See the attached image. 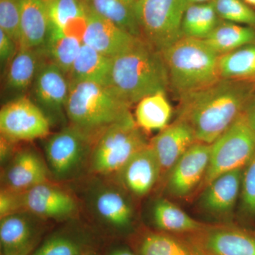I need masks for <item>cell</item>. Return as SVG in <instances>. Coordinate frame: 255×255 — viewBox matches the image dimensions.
Listing matches in <instances>:
<instances>
[{"label": "cell", "mask_w": 255, "mask_h": 255, "mask_svg": "<svg viewBox=\"0 0 255 255\" xmlns=\"http://www.w3.org/2000/svg\"><path fill=\"white\" fill-rule=\"evenodd\" d=\"M255 81L220 79L179 99L177 118L194 130L197 142L212 144L243 114Z\"/></svg>", "instance_id": "6da1fadb"}, {"label": "cell", "mask_w": 255, "mask_h": 255, "mask_svg": "<svg viewBox=\"0 0 255 255\" xmlns=\"http://www.w3.org/2000/svg\"><path fill=\"white\" fill-rule=\"evenodd\" d=\"M109 87L130 106L147 96L166 93L168 75L162 53L137 39L113 58Z\"/></svg>", "instance_id": "7a4b0ae2"}, {"label": "cell", "mask_w": 255, "mask_h": 255, "mask_svg": "<svg viewBox=\"0 0 255 255\" xmlns=\"http://www.w3.org/2000/svg\"><path fill=\"white\" fill-rule=\"evenodd\" d=\"M70 84L65 113L71 127L93 145L108 128L131 114V106L110 87L92 82Z\"/></svg>", "instance_id": "3957f363"}, {"label": "cell", "mask_w": 255, "mask_h": 255, "mask_svg": "<svg viewBox=\"0 0 255 255\" xmlns=\"http://www.w3.org/2000/svg\"><path fill=\"white\" fill-rule=\"evenodd\" d=\"M169 90L179 100L220 80V55L202 39L183 37L162 53Z\"/></svg>", "instance_id": "277c9868"}, {"label": "cell", "mask_w": 255, "mask_h": 255, "mask_svg": "<svg viewBox=\"0 0 255 255\" xmlns=\"http://www.w3.org/2000/svg\"><path fill=\"white\" fill-rule=\"evenodd\" d=\"M148 145L130 114L108 128L94 144L92 172L104 175L119 173L132 156Z\"/></svg>", "instance_id": "5b68a950"}, {"label": "cell", "mask_w": 255, "mask_h": 255, "mask_svg": "<svg viewBox=\"0 0 255 255\" xmlns=\"http://www.w3.org/2000/svg\"><path fill=\"white\" fill-rule=\"evenodd\" d=\"M187 0H136L135 14L141 39L162 53L183 38Z\"/></svg>", "instance_id": "8992f818"}, {"label": "cell", "mask_w": 255, "mask_h": 255, "mask_svg": "<svg viewBox=\"0 0 255 255\" xmlns=\"http://www.w3.org/2000/svg\"><path fill=\"white\" fill-rule=\"evenodd\" d=\"M255 153V131L243 114L211 144L209 167L202 187L221 174L242 169Z\"/></svg>", "instance_id": "52a82bcc"}, {"label": "cell", "mask_w": 255, "mask_h": 255, "mask_svg": "<svg viewBox=\"0 0 255 255\" xmlns=\"http://www.w3.org/2000/svg\"><path fill=\"white\" fill-rule=\"evenodd\" d=\"M49 119L27 97L9 101L0 111L1 137L11 142L41 138L50 132Z\"/></svg>", "instance_id": "ba28073f"}, {"label": "cell", "mask_w": 255, "mask_h": 255, "mask_svg": "<svg viewBox=\"0 0 255 255\" xmlns=\"http://www.w3.org/2000/svg\"><path fill=\"white\" fill-rule=\"evenodd\" d=\"M211 144L196 142L179 159L167 174L166 189L176 198L190 196L201 187L207 172Z\"/></svg>", "instance_id": "9c48e42d"}, {"label": "cell", "mask_w": 255, "mask_h": 255, "mask_svg": "<svg viewBox=\"0 0 255 255\" xmlns=\"http://www.w3.org/2000/svg\"><path fill=\"white\" fill-rule=\"evenodd\" d=\"M90 145L88 138L71 126L51 135L47 140L45 150L53 173L59 178L71 174Z\"/></svg>", "instance_id": "30bf717a"}, {"label": "cell", "mask_w": 255, "mask_h": 255, "mask_svg": "<svg viewBox=\"0 0 255 255\" xmlns=\"http://www.w3.org/2000/svg\"><path fill=\"white\" fill-rule=\"evenodd\" d=\"M18 198L20 213H27L38 217L67 219L77 210L76 203L68 193L48 183L18 193Z\"/></svg>", "instance_id": "8fae6325"}, {"label": "cell", "mask_w": 255, "mask_h": 255, "mask_svg": "<svg viewBox=\"0 0 255 255\" xmlns=\"http://www.w3.org/2000/svg\"><path fill=\"white\" fill-rule=\"evenodd\" d=\"M189 241L206 255H255V236L241 230L205 226Z\"/></svg>", "instance_id": "7c38bea8"}, {"label": "cell", "mask_w": 255, "mask_h": 255, "mask_svg": "<svg viewBox=\"0 0 255 255\" xmlns=\"http://www.w3.org/2000/svg\"><path fill=\"white\" fill-rule=\"evenodd\" d=\"M70 88L68 77L46 58L40 66L31 90L35 103L44 113L60 114L65 112Z\"/></svg>", "instance_id": "4fadbf2b"}, {"label": "cell", "mask_w": 255, "mask_h": 255, "mask_svg": "<svg viewBox=\"0 0 255 255\" xmlns=\"http://www.w3.org/2000/svg\"><path fill=\"white\" fill-rule=\"evenodd\" d=\"M87 28L82 43L102 54L114 58L137 41L136 37L86 9Z\"/></svg>", "instance_id": "5bb4252c"}, {"label": "cell", "mask_w": 255, "mask_h": 255, "mask_svg": "<svg viewBox=\"0 0 255 255\" xmlns=\"http://www.w3.org/2000/svg\"><path fill=\"white\" fill-rule=\"evenodd\" d=\"M195 134L185 121L176 119L152 139L150 147L155 152L162 175H167L170 169L186 151L194 145Z\"/></svg>", "instance_id": "9a60e30c"}, {"label": "cell", "mask_w": 255, "mask_h": 255, "mask_svg": "<svg viewBox=\"0 0 255 255\" xmlns=\"http://www.w3.org/2000/svg\"><path fill=\"white\" fill-rule=\"evenodd\" d=\"M243 169L221 174L204 188L200 206L204 211L218 218L233 214L240 199Z\"/></svg>", "instance_id": "2e32d148"}, {"label": "cell", "mask_w": 255, "mask_h": 255, "mask_svg": "<svg viewBox=\"0 0 255 255\" xmlns=\"http://www.w3.org/2000/svg\"><path fill=\"white\" fill-rule=\"evenodd\" d=\"M118 174L124 187L133 195L148 194L162 177L158 159L150 142L132 156Z\"/></svg>", "instance_id": "e0dca14e"}, {"label": "cell", "mask_w": 255, "mask_h": 255, "mask_svg": "<svg viewBox=\"0 0 255 255\" xmlns=\"http://www.w3.org/2000/svg\"><path fill=\"white\" fill-rule=\"evenodd\" d=\"M46 58L42 48H18L17 53L6 68L5 93L16 98L23 97V94L31 89L40 66Z\"/></svg>", "instance_id": "ac0fdd59"}, {"label": "cell", "mask_w": 255, "mask_h": 255, "mask_svg": "<svg viewBox=\"0 0 255 255\" xmlns=\"http://www.w3.org/2000/svg\"><path fill=\"white\" fill-rule=\"evenodd\" d=\"M48 169L36 152L23 150L18 152L4 174V189L23 192L47 183Z\"/></svg>", "instance_id": "d6986e66"}, {"label": "cell", "mask_w": 255, "mask_h": 255, "mask_svg": "<svg viewBox=\"0 0 255 255\" xmlns=\"http://www.w3.org/2000/svg\"><path fill=\"white\" fill-rule=\"evenodd\" d=\"M27 213H16L1 218L0 243L3 255H28L36 243L34 224Z\"/></svg>", "instance_id": "ffe728a7"}, {"label": "cell", "mask_w": 255, "mask_h": 255, "mask_svg": "<svg viewBox=\"0 0 255 255\" xmlns=\"http://www.w3.org/2000/svg\"><path fill=\"white\" fill-rule=\"evenodd\" d=\"M50 26L44 0H21V36L18 48H43Z\"/></svg>", "instance_id": "44dd1931"}, {"label": "cell", "mask_w": 255, "mask_h": 255, "mask_svg": "<svg viewBox=\"0 0 255 255\" xmlns=\"http://www.w3.org/2000/svg\"><path fill=\"white\" fill-rule=\"evenodd\" d=\"M113 58L102 54L82 43L80 52L68 75L70 83L92 82L110 85Z\"/></svg>", "instance_id": "7402d4cb"}, {"label": "cell", "mask_w": 255, "mask_h": 255, "mask_svg": "<svg viewBox=\"0 0 255 255\" xmlns=\"http://www.w3.org/2000/svg\"><path fill=\"white\" fill-rule=\"evenodd\" d=\"M86 9L107 18L119 27L141 39L135 14L136 0H81Z\"/></svg>", "instance_id": "603a6c76"}, {"label": "cell", "mask_w": 255, "mask_h": 255, "mask_svg": "<svg viewBox=\"0 0 255 255\" xmlns=\"http://www.w3.org/2000/svg\"><path fill=\"white\" fill-rule=\"evenodd\" d=\"M219 55L255 43V28L221 20L214 31L204 39Z\"/></svg>", "instance_id": "cb8c5ba5"}, {"label": "cell", "mask_w": 255, "mask_h": 255, "mask_svg": "<svg viewBox=\"0 0 255 255\" xmlns=\"http://www.w3.org/2000/svg\"><path fill=\"white\" fill-rule=\"evenodd\" d=\"M82 44L78 38L67 36L61 29L50 25L46 43L42 48L47 60L54 63L68 77Z\"/></svg>", "instance_id": "d4e9b609"}, {"label": "cell", "mask_w": 255, "mask_h": 255, "mask_svg": "<svg viewBox=\"0 0 255 255\" xmlns=\"http://www.w3.org/2000/svg\"><path fill=\"white\" fill-rule=\"evenodd\" d=\"M172 108L166 93L159 92L147 96L137 103L135 120L143 130H162L168 126L172 117Z\"/></svg>", "instance_id": "484cf974"}, {"label": "cell", "mask_w": 255, "mask_h": 255, "mask_svg": "<svg viewBox=\"0 0 255 255\" xmlns=\"http://www.w3.org/2000/svg\"><path fill=\"white\" fill-rule=\"evenodd\" d=\"M154 223L161 231L172 233H193L205 227L173 203L160 199L152 209Z\"/></svg>", "instance_id": "4316f807"}, {"label": "cell", "mask_w": 255, "mask_h": 255, "mask_svg": "<svg viewBox=\"0 0 255 255\" xmlns=\"http://www.w3.org/2000/svg\"><path fill=\"white\" fill-rule=\"evenodd\" d=\"M221 18L218 16L213 1L189 4L183 16V37L205 39L217 26Z\"/></svg>", "instance_id": "83f0119b"}, {"label": "cell", "mask_w": 255, "mask_h": 255, "mask_svg": "<svg viewBox=\"0 0 255 255\" xmlns=\"http://www.w3.org/2000/svg\"><path fill=\"white\" fill-rule=\"evenodd\" d=\"M219 69L221 79L255 81V43L220 55Z\"/></svg>", "instance_id": "f1b7e54d"}, {"label": "cell", "mask_w": 255, "mask_h": 255, "mask_svg": "<svg viewBox=\"0 0 255 255\" xmlns=\"http://www.w3.org/2000/svg\"><path fill=\"white\" fill-rule=\"evenodd\" d=\"M95 209L104 221L115 227H127L131 223V206L119 191L112 189L101 191L96 197Z\"/></svg>", "instance_id": "f546056e"}, {"label": "cell", "mask_w": 255, "mask_h": 255, "mask_svg": "<svg viewBox=\"0 0 255 255\" xmlns=\"http://www.w3.org/2000/svg\"><path fill=\"white\" fill-rule=\"evenodd\" d=\"M140 255H206L189 239L166 233H150L140 246Z\"/></svg>", "instance_id": "4dcf8cb0"}, {"label": "cell", "mask_w": 255, "mask_h": 255, "mask_svg": "<svg viewBox=\"0 0 255 255\" xmlns=\"http://www.w3.org/2000/svg\"><path fill=\"white\" fill-rule=\"evenodd\" d=\"M50 25L63 30L69 23L86 16L81 0H44Z\"/></svg>", "instance_id": "1f68e13d"}, {"label": "cell", "mask_w": 255, "mask_h": 255, "mask_svg": "<svg viewBox=\"0 0 255 255\" xmlns=\"http://www.w3.org/2000/svg\"><path fill=\"white\" fill-rule=\"evenodd\" d=\"M212 1L221 20L255 28V11L242 0H212Z\"/></svg>", "instance_id": "d6a6232c"}, {"label": "cell", "mask_w": 255, "mask_h": 255, "mask_svg": "<svg viewBox=\"0 0 255 255\" xmlns=\"http://www.w3.org/2000/svg\"><path fill=\"white\" fill-rule=\"evenodd\" d=\"M240 212L250 221L255 219V153L243 167L242 174Z\"/></svg>", "instance_id": "836d02e7"}, {"label": "cell", "mask_w": 255, "mask_h": 255, "mask_svg": "<svg viewBox=\"0 0 255 255\" xmlns=\"http://www.w3.org/2000/svg\"><path fill=\"white\" fill-rule=\"evenodd\" d=\"M0 29L19 44L21 36V0H0Z\"/></svg>", "instance_id": "e575fe53"}, {"label": "cell", "mask_w": 255, "mask_h": 255, "mask_svg": "<svg viewBox=\"0 0 255 255\" xmlns=\"http://www.w3.org/2000/svg\"><path fill=\"white\" fill-rule=\"evenodd\" d=\"M76 242L63 236H55L45 242L32 255H80Z\"/></svg>", "instance_id": "d590c367"}, {"label": "cell", "mask_w": 255, "mask_h": 255, "mask_svg": "<svg viewBox=\"0 0 255 255\" xmlns=\"http://www.w3.org/2000/svg\"><path fill=\"white\" fill-rule=\"evenodd\" d=\"M17 43L6 34L3 30L0 29V62L1 68L7 66L17 53Z\"/></svg>", "instance_id": "8d00e7d4"}, {"label": "cell", "mask_w": 255, "mask_h": 255, "mask_svg": "<svg viewBox=\"0 0 255 255\" xmlns=\"http://www.w3.org/2000/svg\"><path fill=\"white\" fill-rule=\"evenodd\" d=\"M243 114L250 127L255 131V91L252 95Z\"/></svg>", "instance_id": "74e56055"}, {"label": "cell", "mask_w": 255, "mask_h": 255, "mask_svg": "<svg viewBox=\"0 0 255 255\" xmlns=\"http://www.w3.org/2000/svg\"><path fill=\"white\" fill-rule=\"evenodd\" d=\"M112 255H134L130 251H127V250H119L114 252L112 253Z\"/></svg>", "instance_id": "f35d334b"}, {"label": "cell", "mask_w": 255, "mask_h": 255, "mask_svg": "<svg viewBox=\"0 0 255 255\" xmlns=\"http://www.w3.org/2000/svg\"><path fill=\"white\" fill-rule=\"evenodd\" d=\"M189 4H201V3L209 2L212 0H187Z\"/></svg>", "instance_id": "ab89813d"}, {"label": "cell", "mask_w": 255, "mask_h": 255, "mask_svg": "<svg viewBox=\"0 0 255 255\" xmlns=\"http://www.w3.org/2000/svg\"><path fill=\"white\" fill-rule=\"evenodd\" d=\"M246 2L249 3V4L254 5L255 6V0H245Z\"/></svg>", "instance_id": "60d3db41"}]
</instances>
